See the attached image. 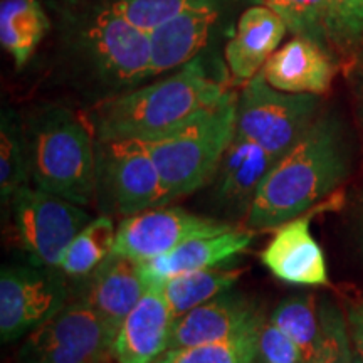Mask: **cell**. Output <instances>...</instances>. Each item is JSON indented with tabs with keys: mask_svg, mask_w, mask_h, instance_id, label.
Instances as JSON below:
<instances>
[{
	"mask_svg": "<svg viewBox=\"0 0 363 363\" xmlns=\"http://www.w3.org/2000/svg\"><path fill=\"white\" fill-rule=\"evenodd\" d=\"M62 61L93 104L152 79L150 35L110 0H52Z\"/></svg>",
	"mask_w": 363,
	"mask_h": 363,
	"instance_id": "obj_1",
	"label": "cell"
},
{
	"mask_svg": "<svg viewBox=\"0 0 363 363\" xmlns=\"http://www.w3.org/2000/svg\"><path fill=\"white\" fill-rule=\"evenodd\" d=\"M350 174V148L343 125L320 116L306 135L274 163L246 219L252 230H274L303 216L337 190Z\"/></svg>",
	"mask_w": 363,
	"mask_h": 363,
	"instance_id": "obj_2",
	"label": "cell"
},
{
	"mask_svg": "<svg viewBox=\"0 0 363 363\" xmlns=\"http://www.w3.org/2000/svg\"><path fill=\"white\" fill-rule=\"evenodd\" d=\"M227 93L225 84L195 57L167 78L94 103L86 118L98 142H148L214 106Z\"/></svg>",
	"mask_w": 363,
	"mask_h": 363,
	"instance_id": "obj_3",
	"label": "cell"
},
{
	"mask_svg": "<svg viewBox=\"0 0 363 363\" xmlns=\"http://www.w3.org/2000/svg\"><path fill=\"white\" fill-rule=\"evenodd\" d=\"M24 130L35 187L81 207L94 202L96 136L88 118L65 106H45L29 118Z\"/></svg>",
	"mask_w": 363,
	"mask_h": 363,
	"instance_id": "obj_4",
	"label": "cell"
},
{
	"mask_svg": "<svg viewBox=\"0 0 363 363\" xmlns=\"http://www.w3.org/2000/svg\"><path fill=\"white\" fill-rule=\"evenodd\" d=\"M238 94L199 111L169 133L143 142L160 172L172 201L206 187L214 180L225 150L235 136Z\"/></svg>",
	"mask_w": 363,
	"mask_h": 363,
	"instance_id": "obj_5",
	"label": "cell"
},
{
	"mask_svg": "<svg viewBox=\"0 0 363 363\" xmlns=\"http://www.w3.org/2000/svg\"><path fill=\"white\" fill-rule=\"evenodd\" d=\"M316 94L274 89L262 72L244 84L238 96L235 135L261 145L278 162L318 120Z\"/></svg>",
	"mask_w": 363,
	"mask_h": 363,
	"instance_id": "obj_6",
	"label": "cell"
},
{
	"mask_svg": "<svg viewBox=\"0 0 363 363\" xmlns=\"http://www.w3.org/2000/svg\"><path fill=\"white\" fill-rule=\"evenodd\" d=\"M106 216L130 217L172 197L142 140H96V199Z\"/></svg>",
	"mask_w": 363,
	"mask_h": 363,
	"instance_id": "obj_7",
	"label": "cell"
},
{
	"mask_svg": "<svg viewBox=\"0 0 363 363\" xmlns=\"http://www.w3.org/2000/svg\"><path fill=\"white\" fill-rule=\"evenodd\" d=\"M16 363H118L115 335L93 308L74 299L27 335Z\"/></svg>",
	"mask_w": 363,
	"mask_h": 363,
	"instance_id": "obj_8",
	"label": "cell"
},
{
	"mask_svg": "<svg viewBox=\"0 0 363 363\" xmlns=\"http://www.w3.org/2000/svg\"><path fill=\"white\" fill-rule=\"evenodd\" d=\"M12 219L33 264L59 269L62 257L91 217L78 203L24 185L13 195Z\"/></svg>",
	"mask_w": 363,
	"mask_h": 363,
	"instance_id": "obj_9",
	"label": "cell"
},
{
	"mask_svg": "<svg viewBox=\"0 0 363 363\" xmlns=\"http://www.w3.org/2000/svg\"><path fill=\"white\" fill-rule=\"evenodd\" d=\"M66 276L40 266H4L0 272V338L12 343L33 333L67 305Z\"/></svg>",
	"mask_w": 363,
	"mask_h": 363,
	"instance_id": "obj_10",
	"label": "cell"
},
{
	"mask_svg": "<svg viewBox=\"0 0 363 363\" xmlns=\"http://www.w3.org/2000/svg\"><path fill=\"white\" fill-rule=\"evenodd\" d=\"M238 225L194 214L182 207L160 206L125 217L118 224L115 252L148 262L197 238L233 230Z\"/></svg>",
	"mask_w": 363,
	"mask_h": 363,
	"instance_id": "obj_11",
	"label": "cell"
},
{
	"mask_svg": "<svg viewBox=\"0 0 363 363\" xmlns=\"http://www.w3.org/2000/svg\"><path fill=\"white\" fill-rule=\"evenodd\" d=\"M264 321V313L254 299L230 289L177 318L170 348L225 342L257 328Z\"/></svg>",
	"mask_w": 363,
	"mask_h": 363,
	"instance_id": "obj_12",
	"label": "cell"
},
{
	"mask_svg": "<svg viewBox=\"0 0 363 363\" xmlns=\"http://www.w3.org/2000/svg\"><path fill=\"white\" fill-rule=\"evenodd\" d=\"M78 299L89 305L115 335L125 318L147 291L143 262L113 252L96 269L86 276Z\"/></svg>",
	"mask_w": 363,
	"mask_h": 363,
	"instance_id": "obj_13",
	"label": "cell"
},
{
	"mask_svg": "<svg viewBox=\"0 0 363 363\" xmlns=\"http://www.w3.org/2000/svg\"><path fill=\"white\" fill-rule=\"evenodd\" d=\"M261 262L276 279L293 286H328L325 254L310 229V217L299 216L276 227L261 252Z\"/></svg>",
	"mask_w": 363,
	"mask_h": 363,
	"instance_id": "obj_14",
	"label": "cell"
},
{
	"mask_svg": "<svg viewBox=\"0 0 363 363\" xmlns=\"http://www.w3.org/2000/svg\"><path fill=\"white\" fill-rule=\"evenodd\" d=\"M219 16L216 0H195L185 11L148 33L152 78L180 69L199 57Z\"/></svg>",
	"mask_w": 363,
	"mask_h": 363,
	"instance_id": "obj_15",
	"label": "cell"
},
{
	"mask_svg": "<svg viewBox=\"0 0 363 363\" xmlns=\"http://www.w3.org/2000/svg\"><path fill=\"white\" fill-rule=\"evenodd\" d=\"M175 316L162 283H150L118 330L115 355L118 363H153L170 348Z\"/></svg>",
	"mask_w": 363,
	"mask_h": 363,
	"instance_id": "obj_16",
	"label": "cell"
},
{
	"mask_svg": "<svg viewBox=\"0 0 363 363\" xmlns=\"http://www.w3.org/2000/svg\"><path fill=\"white\" fill-rule=\"evenodd\" d=\"M261 72L274 89L320 96L331 88L337 66L326 45L294 35L276 49Z\"/></svg>",
	"mask_w": 363,
	"mask_h": 363,
	"instance_id": "obj_17",
	"label": "cell"
},
{
	"mask_svg": "<svg viewBox=\"0 0 363 363\" xmlns=\"http://www.w3.org/2000/svg\"><path fill=\"white\" fill-rule=\"evenodd\" d=\"M274 163V157L261 145L235 135L212 180L219 207L229 214L247 216L257 190Z\"/></svg>",
	"mask_w": 363,
	"mask_h": 363,
	"instance_id": "obj_18",
	"label": "cell"
},
{
	"mask_svg": "<svg viewBox=\"0 0 363 363\" xmlns=\"http://www.w3.org/2000/svg\"><path fill=\"white\" fill-rule=\"evenodd\" d=\"M286 33L288 27L284 21L267 6H254L244 11L224 52L233 78L247 83L259 74Z\"/></svg>",
	"mask_w": 363,
	"mask_h": 363,
	"instance_id": "obj_19",
	"label": "cell"
},
{
	"mask_svg": "<svg viewBox=\"0 0 363 363\" xmlns=\"http://www.w3.org/2000/svg\"><path fill=\"white\" fill-rule=\"evenodd\" d=\"M252 229L244 230L240 227L208 238L192 239L172 252L143 262L145 278L148 284L162 283L172 276L216 267L246 252L252 244Z\"/></svg>",
	"mask_w": 363,
	"mask_h": 363,
	"instance_id": "obj_20",
	"label": "cell"
},
{
	"mask_svg": "<svg viewBox=\"0 0 363 363\" xmlns=\"http://www.w3.org/2000/svg\"><path fill=\"white\" fill-rule=\"evenodd\" d=\"M49 27L51 19L40 0H2L0 4V44L19 69L38 51Z\"/></svg>",
	"mask_w": 363,
	"mask_h": 363,
	"instance_id": "obj_21",
	"label": "cell"
},
{
	"mask_svg": "<svg viewBox=\"0 0 363 363\" xmlns=\"http://www.w3.org/2000/svg\"><path fill=\"white\" fill-rule=\"evenodd\" d=\"M242 272L244 269L240 267L225 269V267L216 266L208 267V269L172 276V278L162 281L163 293H165L175 320L219 294L234 289Z\"/></svg>",
	"mask_w": 363,
	"mask_h": 363,
	"instance_id": "obj_22",
	"label": "cell"
},
{
	"mask_svg": "<svg viewBox=\"0 0 363 363\" xmlns=\"http://www.w3.org/2000/svg\"><path fill=\"white\" fill-rule=\"evenodd\" d=\"M115 220L111 216H99L91 219L89 224L72 239L62 257L59 271L72 279H84L104 259L115 252L116 242Z\"/></svg>",
	"mask_w": 363,
	"mask_h": 363,
	"instance_id": "obj_23",
	"label": "cell"
},
{
	"mask_svg": "<svg viewBox=\"0 0 363 363\" xmlns=\"http://www.w3.org/2000/svg\"><path fill=\"white\" fill-rule=\"evenodd\" d=\"M30 179L26 130L11 110L2 111L0 121V199L11 206L13 195Z\"/></svg>",
	"mask_w": 363,
	"mask_h": 363,
	"instance_id": "obj_24",
	"label": "cell"
},
{
	"mask_svg": "<svg viewBox=\"0 0 363 363\" xmlns=\"http://www.w3.org/2000/svg\"><path fill=\"white\" fill-rule=\"evenodd\" d=\"M267 320L298 345L303 353V362L316 352L323 328L313 294H294L284 298L267 316Z\"/></svg>",
	"mask_w": 363,
	"mask_h": 363,
	"instance_id": "obj_25",
	"label": "cell"
},
{
	"mask_svg": "<svg viewBox=\"0 0 363 363\" xmlns=\"http://www.w3.org/2000/svg\"><path fill=\"white\" fill-rule=\"evenodd\" d=\"M262 325L225 342L169 348L153 363H257Z\"/></svg>",
	"mask_w": 363,
	"mask_h": 363,
	"instance_id": "obj_26",
	"label": "cell"
},
{
	"mask_svg": "<svg viewBox=\"0 0 363 363\" xmlns=\"http://www.w3.org/2000/svg\"><path fill=\"white\" fill-rule=\"evenodd\" d=\"M264 4L284 21L289 33L330 45L326 0H264Z\"/></svg>",
	"mask_w": 363,
	"mask_h": 363,
	"instance_id": "obj_27",
	"label": "cell"
},
{
	"mask_svg": "<svg viewBox=\"0 0 363 363\" xmlns=\"http://www.w3.org/2000/svg\"><path fill=\"white\" fill-rule=\"evenodd\" d=\"M320 316L321 328H323L321 342L316 352L301 363H350L353 350L343 313L333 303L323 301Z\"/></svg>",
	"mask_w": 363,
	"mask_h": 363,
	"instance_id": "obj_28",
	"label": "cell"
},
{
	"mask_svg": "<svg viewBox=\"0 0 363 363\" xmlns=\"http://www.w3.org/2000/svg\"><path fill=\"white\" fill-rule=\"evenodd\" d=\"M328 2V40L342 52L363 45V0H326Z\"/></svg>",
	"mask_w": 363,
	"mask_h": 363,
	"instance_id": "obj_29",
	"label": "cell"
},
{
	"mask_svg": "<svg viewBox=\"0 0 363 363\" xmlns=\"http://www.w3.org/2000/svg\"><path fill=\"white\" fill-rule=\"evenodd\" d=\"M194 2L195 0H110L111 6L130 24L145 33H152Z\"/></svg>",
	"mask_w": 363,
	"mask_h": 363,
	"instance_id": "obj_30",
	"label": "cell"
},
{
	"mask_svg": "<svg viewBox=\"0 0 363 363\" xmlns=\"http://www.w3.org/2000/svg\"><path fill=\"white\" fill-rule=\"evenodd\" d=\"M303 353L288 335L266 318L259 335L257 363H301Z\"/></svg>",
	"mask_w": 363,
	"mask_h": 363,
	"instance_id": "obj_31",
	"label": "cell"
},
{
	"mask_svg": "<svg viewBox=\"0 0 363 363\" xmlns=\"http://www.w3.org/2000/svg\"><path fill=\"white\" fill-rule=\"evenodd\" d=\"M348 323H350V337L355 350L363 355V303L352 308V311L348 313Z\"/></svg>",
	"mask_w": 363,
	"mask_h": 363,
	"instance_id": "obj_32",
	"label": "cell"
},
{
	"mask_svg": "<svg viewBox=\"0 0 363 363\" xmlns=\"http://www.w3.org/2000/svg\"><path fill=\"white\" fill-rule=\"evenodd\" d=\"M358 222H360V235H362V246H363V190L360 194V201H358Z\"/></svg>",
	"mask_w": 363,
	"mask_h": 363,
	"instance_id": "obj_33",
	"label": "cell"
},
{
	"mask_svg": "<svg viewBox=\"0 0 363 363\" xmlns=\"http://www.w3.org/2000/svg\"><path fill=\"white\" fill-rule=\"evenodd\" d=\"M350 363H363V355H362V353H358L357 350H353L352 362Z\"/></svg>",
	"mask_w": 363,
	"mask_h": 363,
	"instance_id": "obj_34",
	"label": "cell"
},
{
	"mask_svg": "<svg viewBox=\"0 0 363 363\" xmlns=\"http://www.w3.org/2000/svg\"><path fill=\"white\" fill-rule=\"evenodd\" d=\"M362 118H363V89H362Z\"/></svg>",
	"mask_w": 363,
	"mask_h": 363,
	"instance_id": "obj_35",
	"label": "cell"
},
{
	"mask_svg": "<svg viewBox=\"0 0 363 363\" xmlns=\"http://www.w3.org/2000/svg\"><path fill=\"white\" fill-rule=\"evenodd\" d=\"M362 61H363V45H362Z\"/></svg>",
	"mask_w": 363,
	"mask_h": 363,
	"instance_id": "obj_36",
	"label": "cell"
}]
</instances>
